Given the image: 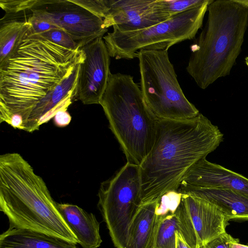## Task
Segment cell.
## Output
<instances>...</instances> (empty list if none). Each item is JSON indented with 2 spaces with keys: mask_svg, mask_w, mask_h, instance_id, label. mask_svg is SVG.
<instances>
[{
  "mask_svg": "<svg viewBox=\"0 0 248 248\" xmlns=\"http://www.w3.org/2000/svg\"><path fill=\"white\" fill-rule=\"evenodd\" d=\"M84 59L81 48L65 47L31 29L0 65V123L25 131L40 101Z\"/></svg>",
  "mask_w": 248,
  "mask_h": 248,
  "instance_id": "6da1fadb",
  "label": "cell"
},
{
  "mask_svg": "<svg viewBox=\"0 0 248 248\" xmlns=\"http://www.w3.org/2000/svg\"><path fill=\"white\" fill-rule=\"evenodd\" d=\"M223 140L218 127L201 113L187 120L158 119L153 146L139 166L141 204L177 191L189 169Z\"/></svg>",
  "mask_w": 248,
  "mask_h": 248,
  "instance_id": "7a4b0ae2",
  "label": "cell"
},
{
  "mask_svg": "<svg viewBox=\"0 0 248 248\" xmlns=\"http://www.w3.org/2000/svg\"><path fill=\"white\" fill-rule=\"evenodd\" d=\"M0 210L9 229L42 232L77 244L44 180L19 154L0 156Z\"/></svg>",
  "mask_w": 248,
  "mask_h": 248,
  "instance_id": "3957f363",
  "label": "cell"
},
{
  "mask_svg": "<svg viewBox=\"0 0 248 248\" xmlns=\"http://www.w3.org/2000/svg\"><path fill=\"white\" fill-rule=\"evenodd\" d=\"M207 11L206 24L190 46L186 67L202 89L230 75L248 26V8L238 0H214Z\"/></svg>",
  "mask_w": 248,
  "mask_h": 248,
  "instance_id": "277c9868",
  "label": "cell"
},
{
  "mask_svg": "<svg viewBox=\"0 0 248 248\" xmlns=\"http://www.w3.org/2000/svg\"><path fill=\"white\" fill-rule=\"evenodd\" d=\"M100 105L127 162L140 166L153 146L158 120L140 86L130 75L110 73Z\"/></svg>",
  "mask_w": 248,
  "mask_h": 248,
  "instance_id": "5b68a950",
  "label": "cell"
},
{
  "mask_svg": "<svg viewBox=\"0 0 248 248\" xmlns=\"http://www.w3.org/2000/svg\"><path fill=\"white\" fill-rule=\"evenodd\" d=\"M168 50L141 49L137 53L143 97L158 119L194 118L199 111L183 93Z\"/></svg>",
  "mask_w": 248,
  "mask_h": 248,
  "instance_id": "8992f818",
  "label": "cell"
},
{
  "mask_svg": "<svg viewBox=\"0 0 248 248\" xmlns=\"http://www.w3.org/2000/svg\"><path fill=\"white\" fill-rule=\"evenodd\" d=\"M213 0H204L191 9L147 28L128 32L113 30L103 37L109 56L116 60L132 59L141 49L168 50L176 44L194 38Z\"/></svg>",
  "mask_w": 248,
  "mask_h": 248,
  "instance_id": "52a82bcc",
  "label": "cell"
},
{
  "mask_svg": "<svg viewBox=\"0 0 248 248\" xmlns=\"http://www.w3.org/2000/svg\"><path fill=\"white\" fill-rule=\"evenodd\" d=\"M97 207L116 248H126L130 224L141 204L139 166L127 162L101 183Z\"/></svg>",
  "mask_w": 248,
  "mask_h": 248,
  "instance_id": "ba28073f",
  "label": "cell"
},
{
  "mask_svg": "<svg viewBox=\"0 0 248 248\" xmlns=\"http://www.w3.org/2000/svg\"><path fill=\"white\" fill-rule=\"evenodd\" d=\"M31 10L34 16L63 30L81 48L108 31L102 18L73 0H36Z\"/></svg>",
  "mask_w": 248,
  "mask_h": 248,
  "instance_id": "9c48e42d",
  "label": "cell"
},
{
  "mask_svg": "<svg viewBox=\"0 0 248 248\" xmlns=\"http://www.w3.org/2000/svg\"><path fill=\"white\" fill-rule=\"evenodd\" d=\"M173 213L177 231L191 248H200L226 232L229 221L214 204L187 195L182 194Z\"/></svg>",
  "mask_w": 248,
  "mask_h": 248,
  "instance_id": "30bf717a",
  "label": "cell"
},
{
  "mask_svg": "<svg viewBox=\"0 0 248 248\" xmlns=\"http://www.w3.org/2000/svg\"><path fill=\"white\" fill-rule=\"evenodd\" d=\"M81 49L84 59L79 64L76 100L85 105H100L110 73V56L103 37Z\"/></svg>",
  "mask_w": 248,
  "mask_h": 248,
  "instance_id": "8fae6325",
  "label": "cell"
},
{
  "mask_svg": "<svg viewBox=\"0 0 248 248\" xmlns=\"http://www.w3.org/2000/svg\"><path fill=\"white\" fill-rule=\"evenodd\" d=\"M105 1L108 10L104 23L107 29L112 26L114 31H138L165 21L172 16L160 9L156 0Z\"/></svg>",
  "mask_w": 248,
  "mask_h": 248,
  "instance_id": "7c38bea8",
  "label": "cell"
},
{
  "mask_svg": "<svg viewBox=\"0 0 248 248\" xmlns=\"http://www.w3.org/2000/svg\"><path fill=\"white\" fill-rule=\"evenodd\" d=\"M180 186L222 188L233 190L248 198V179L203 158L186 172Z\"/></svg>",
  "mask_w": 248,
  "mask_h": 248,
  "instance_id": "4fadbf2b",
  "label": "cell"
},
{
  "mask_svg": "<svg viewBox=\"0 0 248 248\" xmlns=\"http://www.w3.org/2000/svg\"><path fill=\"white\" fill-rule=\"evenodd\" d=\"M178 191L182 194L196 197L214 204L229 220H248V198L233 190L180 186Z\"/></svg>",
  "mask_w": 248,
  "mask_h": 248,
  "instance_id": "5bb4252c",
  "label": "cell"
},
{
  "mask_svg": "<svg viewBox=\"0 0 248 248\" xmlns=\"http://www.w3.org/2000/svg\"><path fill=\"white\" fill-rule=\"evenodd\" d=\"M58 209L82 248H97L102 242L100 223L95 215L78 205L57 203Z\"/></svg>",
  "mask_w": 248,
  "mask_h": 248,
  "instance_id": "9a60e30c",
  "label": "cell"
},
{
  "mask_svg": "<svg viewBox=\"0 0 248 248\" xmlns=\"http://www.w3.org/2000/svg\"><path fill=\"white\" fill-rule=\"evenodd\" d=\"M159 200L141 204L132 220L126 248H151L159 217Z\"/></svg>",
  "mask_w": 248,
  "mask_h": 248,
  "instance_id": "2e32d148",
  "label": "cell"
},
{
  "mask_svg": "<svg viewBox=\"0 0 248 248\" xmlns=\"http://www.w3.org/2000/svg\"><path fill=\"white\" fill-rule=\"evenodd\" d=\"M28 10L16 14L7 15L0 20V65L14 53L31 28Z\"/></svg>",
  "mask_w": 248,
  "mask_h": 248,
  "instance_id": "e0dca14e",
  "label": "cell"
},
{
  "mask_svg": "<svg viewBox=\"0 0 248 248\" xmlns=\"http://www.w3.org/2000/svg\"><path fill=\"white\" fill-rule=\"evenodd\" d=\"M0 248H78L76 245L42 232L8 229L0 235Z\"/></svg>",
  "mask_w": 248,
  "mask_h": 248,
  "instance_id": "ac0fdd59",
  "label": "cell"
},
{
  "mask_svg": "<svg viewBox=\"0 0 248 248\" xmlns=\"http://www.w3.org/2000/svg\"><path fill=\"white\" fill-rule=\"evenodd\" d=\"M177 230V222L173 212L159 214L151 248H176Z\"/></svg>",
  "mask_w": 248,
  "mask_h": 248,
  "instance_id": "d6986e66",
  "label": "cell"
},
{
  "mask_svg": "<svg viewBox=\"0 0 248 248\" xmlns=\"http://www.w3.org/2000/svg\"><path fill=\"white\" fill-rule=\"evenodd\" d=\"M204 0H156L160 9L171 16L191 9L203 2Z\"/></svg>",
  "mask_w": 248,
  "mask_h": 248,
  "instance_id": "ffe728a7",
  "label": "cell"
},
{
  "mask_svg": "<svg viewBox=\"0 0 248 248\" xmlns=\"http://www.w3.org/2000/svg\"><path fill=\"white\" fill-rule=\"evenodd\" d=\"M40 34L65 47L73 50L81 48L65 31L60 28L52 29Z\"/></svg>",
  "mask_w": 248,
  "mask_h": 248,
  "instance_id": "44dd1931",
  "label": "cell"
},
{
  "mask_svg": "<svg viewBox=\"0 0 248 248\" xmlns=\"http://www.w3.org/2000/svg\"><path fill=\"white\" fill-rule=\"evenodd\" d=\"M36 0H0V6L5 14H16L31 9Z\"/></svg>",
  "mask_w": 248,
  "mask_h": 248,
  "instance_id": "7402d4cb",
  "label": "cell"
},
{
  "mask_svg": "<svg viewBox=\"0 0 248 248\" xmlns=\"http://www.w3.org/2000/svg\"><path fill=\"white\" fill-rule=\"evenodd\" d=\"M236 239L226 232L200 248H229L231 243Z\"/></svg>",
  "mask_w": 248,
  "mask_h": 248,
  "instance_id": "603a6c76",
  "label": "cell"
},
{
  "mask_svg": "<svg viewBox=\"0 0 248 248\" xmlns=\"http://www.w3.org/2000/svg\"><path fill=\"white\" fill-rule=\"evenodd\" d=\"M53 119L55 126L64 127L70 124L72 117L67 110H62L58 112Z\"/></svg>",
  "mask_w": 248,
  "mask_h": 248,
  "instance_id": "cb8c5ba5",
  "label": "cell"
},
{
  "mask_svg": "<svg viewBox=\"0 0 248 248\" xmlns=\"http://www.w3.org/2000/svg\"><path fill=\"white\" fill-rule=\"evenodd\" d=\"M176 248H191L177 230L176 232Z\"/></svg>",
  "mask_w": 248,
  "mask_h": 248,
  "instance_id": "d4e9b609",
  "label": "cell"
},
{
  "mask_svg": "<svg viewBox=\"0 0 248 248\" xmlns=\"http://www.w3.org/2000/svg\"><path fill=\"white\" fill-rule=\"evenodd\" d=\"M239 242V239H236L235 241L231 243L229 248H248V245L240 244Z\"/></svg>",
  "mask_w": 248,
  "mask_h": 248,
  "instance_id": "484cf974",
  "label": "cell"
},
{
  "mask_svg": "<svg viewBox=\"0 0 248 248\" xmlns=\"http://www.w3.org/2000/svg\"><path fill=\"white\" fill-rule=\"evenodd\" d=\"M239 1L245 6L248 8V0H238Z\"/></svg>",
  "mask_w": 248,
  "mask_h": 248,
  "instance_id": "4316f807",
  "label": "cell"
},
{
  "mask_svg": "<svg viewBox=\"0 0 248 248\" xmlns=\"http://www.w3.org/2000/svg\"><path fill=\"white\" fill-rule=\"evenodd\" d=\"M245 63L247 65V66L248 67V56L246 57L245 58Z\"/></svg>",
  "mask_w": 248,
  "mask_h": 248,
  "instance_id": "83f0119b",
  "label": "cell"
}]
</instances>
